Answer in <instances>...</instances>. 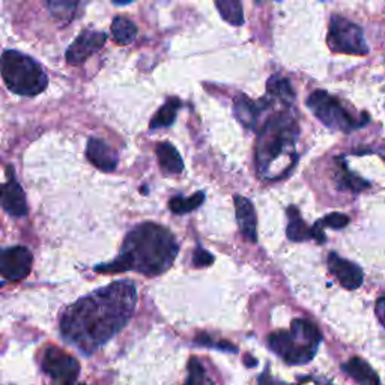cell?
I'll list each match as a JSON object with an SVG mask.
<instances>
[{
	"label": "cell",
	"instance_id": "1",
	"mask_svg": "<svg viewBox=\"0 0 385 385\" xmlns=\"http://www.w3.org/2000/svg\"><path fill=\"white\" fill-rule=\"evenodd\" d=\"M137 304V290L130 280L99 288L68 306L60 316L63 341L90 355L130 322Z\"/></svg>",
	"mask_w": 385,
	"mask_h": 385
},
{
	"label": "cell",
	"instance_id": "2",
	"mask_svg": "<svg viewBox=\"0 0 385 385\" xmlns=\"http://www.w3.org/2000/svg\"><path fill=\"white\" fill-rule=\"evenodd\" d=\"M179 245L167 227L157 223H142L126 234L119 256L108 263L97 265V272L136 271L143 276L157 277L175 262Z\"/></svg>",
	"mask_w": 385,
	"mask_h": 385
},
{
	"label": "cell",
	"instance_id": "3",
	"mask_svg": "<svg viewBox=\"0 0 385 385\" xmlns=\"http://www.w3.org/2000/svg\"><path fill=\"white\" fill-rule=\"evenodd\" d=\"M298 126L288 112L270 117L259 133L256 146V167L268 179L285 177L297 161Z\"/></svg>",
	"mask_w": 385,
	"mask_h": 385
},
{
	"label": "cell",
	"instance_id": "4",
	"mask_svg": "<svg viewBox=\"0 0 385 385\" xmlns=\"http://www.w3.org/2000/svg\"><path fill=\"white\" fill-rule=\"evenodd\" d=\"M322 341L315 324L306 319H293L290 331H277L268 337V346L288 364L298 366L313 360Z\"/></svg>",
	"mask_w": 385,
	"mask_h": 385
},
{
	"label": "cell",
	"instance_id": "5",
	"mask_svg": "<svg viewBox=\"0 0 385 385\" xmlns=\"http://www.w3.org/2000/svg\"><path fill=\"white\" fill-rule=\"evenodd\" d=\"M0 76L11 92L22 97L40 95L49 85V77L40 63L17 50L2 53Z\"/></svg>",
	"mask_w": 385,
	"mask_h": 385
},
{
	"label": "cell",
	"instance_id": "6",
	"mask_svg": "<svg viewBox=\"0 0 385 385\" xmlns=\"http://www.w3.org/2000/svg\"><path fill=\"white\" fill-rule=\"evenodd\" d=\"M307 106L320 122L331 130L350 133L354 128L361 126L360 122L346 112V108L338 103V99L329 95L325 90H315L307 99Z\"/></svg>",
	"mask_w": 385,
	"mask_h": 385
},
{
	"label": "cell",
	"instance_id": "7",
	"mask_svg": "<svg viewBox=\"0 0 385 385\" xmlns=\"http://www.w3.org/2000/svg\"><path fill=\"white\" fill-rule=\"evenodd\" d=\"M327 42L328 47L336 53L357 54V56H364L369 53L361 27L338 15L333 17L329 22Z\"/></svg>",
	"mask_w": 385,
	"mask_h": 385
},
{
	"label": "cell",
	"instance_id": "8",
	"mask_svg": "<svg viewBox=\"0 0 385 385\" xmlns=\"http://www.w3.org/2000/svg\"><path fill=\"white\" fill-rule=\"evenodd\" d=\"M42 370L56 385H76L80 375V364L74 357L60 347H49L42 357Z\"/></svg>",
	"mask_w": 385,
	"mask_h": 385
},
{
	"label": "cell",
	"instance_id": "9",
	"mask_svg": "<svg viewBox=\"0 0 385 385\" xmlns=\"http://www.w3.org/2000/svg\"><path fill=\"white\" fill-rule=\"evenodd\" d=\"M33 256L23 245L6 247L0 250V276L9 281H18L29 276Z\"/></svg>",
	"mask_w": 385,
	"mask_h": 385
},
{
	"label": "cell",
	"instance_id": "10",
	"mask_svg": "<svg viewBox=\"0 0 385 385\" xmlns=\"http://www.w3.org/2000/svg\"><path fill=\"white\" fill-rule=\"evenodd\" d=\"M107 41V35L98 31H83L76 41L69 45V49L65 53V59L69 65H81L85 63L92 54L103 49V45Z\"/></svg>",
	"mask_w": 385,
	"mask_h": 385
},
{
	"label": "cell",
	"instance_id": "11",
	"mask_svg": "<svg viewBox=\"0 0 385 385\" xmlns=\"http://www.w3.org/2000/svg\"><path fill=\"white\" fill-rule=\"evenodd\" d=\"M0 206L13 217H24L29 213L26 195L22 186L14 178L11 167H9V181L5 184H0Z\"/></svg>",
	"mask_w": 385,
	"mask_h": 385
},
{
	"label": "cell",
	"instance_id": "12",
	"mask_svg": "<svg viewBox=\"0 0 385 385\" xmlns=\"http://www.w3.org/2000/svg\"><path fill=\"white\" fill-rule=\"evenodd\" d=\"M328 268L341 285L347 290H355L363 285V271L355 263L341 258L337 253H329Z\"/></svg>",
	"mask_w": 385,
	"mask_h": 385
},
{
	"label": "cell",
	"instance_id": "13",
	"mask_svg": "<svg viewBox=\"0 0 385 385\" xmlns=\"http://www.w3.org/2000/svg\"><path fill=\"white\" fill-rule=\"evenodd\" d=\"M270 106H272V101L270 98H263L261 101H252L245 95H240L235 99L234 112L238 121H240L245 128L254 130V128L258 126L262 112Z\"/></svg>",
	"mask_w": 385,
	"mask_h": 385
},
{
	"label": "cell",
	"instance_id": "14",
	"mask_svg": "<svg viewBox=\"0 0 385 385\" xmlns=\"http://www.w3.org/2000/svg\"><path fill=\"white\" fill-rule=\"evenodd\" d=\"M86 157L94 166L103 172H113L117 167V155L110 146L98 137L88 140Z\"/></svg>",
	"mask_w": 385,
	"mask_h": 385
},
{
	"label": "cell",
	"instance_id": "15",
	"mask_svg": "<svg viewBox=\"0 0 385 385\" xmlns=\"http://www.w3.org/2000/svg\"><path fill=\"white\" fill-rule=\"evenodd\" d=\"M235 209H236V220L240 231L247 241L256 243L258 241V232H256V226H258V220H256V213L253 204L243 196H235Z\"/></svg>",
	"mask_w": 385,
	"mask_h": 385
},
{
	"label": "cell",
	"instance_id": "16",
	"mask_svg": "<svg viewBox=\"0 0 385 385\" xmlns=\"http://www.w3.org/2000/svg\"><path fill=\"white\" fill-rule=\"evenodd\" d=\"M155 154H157V160L161 170L166 175H179L184 172V160L181 158L178 149L169 142H161L155 148Z\"/></svg>",
	"mask_w": 385,
	"mask_h": 385
},
{
	"label": "cell",
	"instance_id": "17",
	"mask_svg": "<svg viewBox=\"0 0 385 385\" xmlns=\"http://www.w3.org/2000/svg\"><path fill=\"white\" fill-rule=\"evenodd\" d=\"M343 370L359 385H381L378 373L361 359H351L343 364Z\"/></svg>",
	"mask_w": 385,
	"mask_h": 385
},
{
	"label": "cell",
	"instance_id": "18",
	"mask_svg": "<svg viewBox=\"0 0 385 385\" xmlns=\"http://www.w3.org/2000/svg\"><path fill=\"white\" fill-rule=\"evenodd\" d=\"M267 92H268V98L272 101H280L281 104H285L286 107L292 106L293 99H295V92H293L290 81L286 80L285 77L281 76H272L268 80L267 85Z\"/></svg>",
	"mask_w": 385,
	"mask_h": 385
},
{
	"label": "cell",
	"instance_id": "19",
	"mask_svg": "<svg viewBox=\"0 0 385 385\" xmlns=\"http://www.w3.org/2000/svg\"><path fill=\"white\" fill-rule=\"evenodd\" d=\"M288 231L286 235L290 241L301 243L313 238V231L306 224L304 220L301 218L298 209L295 206L288 208Z\"/></svg>",
	"mask_w": 385,
	"mask_h": 385
},
{
	"label": "cell",
	"instance_id": "20",
	"mask_svg": "<svg viewBox=\"0 0 385 385\" xmlns=\"http://www.w3.org/2000/svg\"><path fill=\"white\" fill-rule=\"evenodd\" d=\"M179 107H181V101L177 97L169 98L151 119V124H149L151 130H158V128L170 126L173 122H175Z\"/></svg>",
	"mask_w": 385,
	"mask_h": 385
},
{
	"label": "cell",
	"instance_id": "21",
	"mask_svg": "<svg viewBox=\"0 0 385 385\" xmlns=\"http://www.w3.org/2000/svg\"><path fill=\"white\" fill-rule=\"evenodd\" d=\"M112 35L116 44L126 45L136 40L137 26L125 17H116L112 23Z\"/></svg>",
	"mask_w": 385,
	"mask_h": 385
},
{
	"label": "cell",
	"instance_id": "22",
	"mask_svg": "<svg viewBox=\"0 0 385 385\" xmlns=\"http://www.w3.org/2000/svg\"><path fill=\"white\" fill-rule=\"evenodd\" d=\"M204 202H205V192L204 191L195 192V195L190 196V197L175 196V197H172L170 202H169V209L172 211L173 214L182 215V214H187V213H191V211L197 209L202 204H204Z\"/></svg>",
	"mask_w": 385,
	"mask_h": 385
},
{
	"label": "cell",
	"instance_id": "23",
	"mask_svg": "<svg viewBox=\"0 0 385 385\" xmlns=\"http://www.w3.org/2000/svg\"><path fill=\"white\" fill-rule=\"evenodd\" d=\"M215 6L220 11V15L223 17V20L231 23L234 26L244 24V14H243V5L236 0H217Z\"/></svg>",
	"mask_w": 385,
	"mask_h": 385
},
{
	"label": "cell",
	"instance_id": "24",
	"mask_svg": "<svg viewBox=\"0 0 385 385\" xmlns=\"http://www.w3.org/2000/svg\"><path fill=\"white\" fill-rule=\"evenodd\" d=\"M50 13L53 17H56L58 20L62 22H71L76 15V11L79 8L77 2H60V0H54V2L47 3Z\"/></svg>",
	"mask_w": 385,
	"mask_h": 385
},
{
	"label": "cell",
	"instance_id": "25",
	"mask_svg": "<svg viewBox=\"0 0 385 385\" xmlns=\"http://www.w3.org/2000/svg\"><path fill=\"white\" fill-rule=\"evenodd\" d=\"M341 181H342L341 188H346V190H351V191H355V192H360V191L370 187L369 182H366L364 179L354 175L352 172H350L346 169V166H343V177H342Z\"/></svg>",
	"mask_w": 385,
	"mask_h": 385
},
{
	"label": "cell",
	"instance_id": "26",
	"mask_svg": "<svg viewBox=\"0 0 385 385\" xmlns=\"http://www.w3.org/2000/svg\"><path fill=\"white\" fill-rule=\"evenodd\" d=\"M196 343L200 345V346H208V347H217V350H222V351H229V352H236V346H234L231 342H224V341H220V342H215L211 338L208 334H199L196 337Z\"/></svg>",
	"mask_w": 385,
	"mask_h": 385
},
{
	"label": "cell",
	"instance_id": "27",
	"mask_svg": "<svg viewBox=\"0 0 385 385\" xmlns=\"http://www.w3.org/2000/svg\"><path fill=\"white\" fill-rule=\"evenodd\" d=\"M320 223L331 227V229H343L345 226L350 224V217L345 214H338V213H333L328 214L327 217H324L320 220Z\"/></svg>",
	"mask_w": 385,
	"mask_h": 385
},
{
	"label": "cell",
	"instance_id": "28",
	"mask_svg": "<svg viewBox=\"0 0 385 385\" xmlns=\"http://www.w3.org/2000/svg\"><path fill=\"white\" fill-rule=\"evenodd\" d=\"M214 262V256L211 254L209 252L204 250V249H196L195 254H192V265L197 268H204V267H209L211 263Z\"/></svg>",
	"mask_w": 385,
	"mask_h": 385
},
{
	"label": "cell",
	"instance_id": "29",
	"mask_svg": "<svg viewBox=\"0 0 385 385\" xmlns=\"http://www.w3.org/2000/svg\"><path fill=\"white\" fill-rule=\"evenodd\" d=\"M375 311H377V318L379 319L381 325L385 328V297H381L377 301V306H375Z\"/></svg>",
	"mask_w": 385,
	"mask_h": 385
},
{
	"label": "cell",
	"instance_id": "30",
	"mask_svg": "<svg viewBox=\"0 0 385 385\" xmlns=\"http://www.w3.org/2000/svg\"><path fill=\"white\" fill-rule=\"evenodd\" d=\"M76 385H85V384H76Z\"/></svg>",
	"mask_w": 385,
	"mask_h": 385
},
{
	"label": "cell",
	"instance_id": "31",
	"mask_svg": "<svg viewBox=\"0 0 385 385\" xmlns=\"http://www.w3.org/2000/svg\"><path fill=\"white\" fill-rule=\"evenodd\" d=\"M186 385H190V384H186Z\"/></svg>",
	"mask_w": 385,
	"mask_h": 385
}]
</instances>
